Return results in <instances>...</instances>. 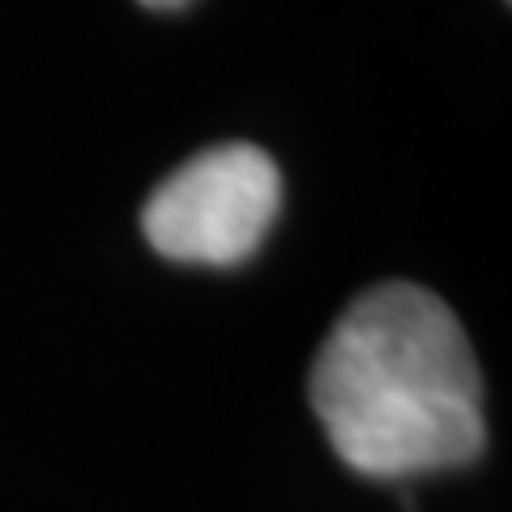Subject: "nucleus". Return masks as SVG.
Returning a JSON list of instances; mask_svg holds the SVG:
<instances>
[{
    "label": "nucleus",
    "mask_w": 512,
    "mask_h": 512,
    "mask_svg": "<svg viewBox=\"0 0 512 512\" xmlns=\"http://www.w3.org/2000/svg\"><path fill=\"white\" fill-rule=\"evenodd\" d=\"M137 5L158 9V13H171V9H184V5H192V0H137Z\"/></svg>",
    "instance_id": "obj_3"
},
{
    "label": "nucleus",
    "mask_w": 512,
    "mask_h": 512,
    "mask_svg": "<svg viewBox=\"0 0 512 512\" xmlns=\"http://www.w3.org/2000/svg\"><path fill=\"white\" fill-rule=\"evenodd\" d=\"M308 397L342 466L376 483L474 466L487 448L474 346L457 312L414 282L350 299L316 350Z\"/></svg>",
    "instance_id": "obj_1"
},
{
    "label": "nucleus",
    "mask_w": 512,
    "mask_h": 512,
    "mask_svg": "<svg viewBox=\"0 0 512 512\" xmlns=\"http://www.w3.org/2000/svg\"><path fill=\"white\" fill-rule=\"evenodd\" d=\"M282 214V171L261 146L227 141L192 154L141 205L146 244L175 265H244Z\"/></svg>",
    "instance_id": "obj_2"
}]
</instances>
